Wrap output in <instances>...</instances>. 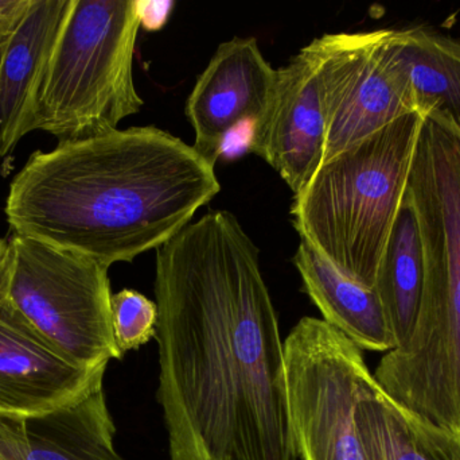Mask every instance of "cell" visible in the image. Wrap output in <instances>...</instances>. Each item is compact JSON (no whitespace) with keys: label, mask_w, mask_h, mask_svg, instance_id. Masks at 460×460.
Returning a JSON list of instances; mask_svg holds the SVG:
<instances>
[{"label":"cell","mask_w":460,"mask_h":460,"mask_svg":"<svg viewBox=\"0 0 460 460\" xmlns=\"http://www.w3.org/2000/svg\"><path fill=\"white\" fill-rule=\"evenodd\" d=\"M11 35L0 34V65H2L3 56H4L5 49H7L8 41Z\"/></svg>","instance_id":"21"},{"label":"cell","mask_w":460,"mask_h":460,"mask_svg":"<svg viewBox=\"0 0 460 460\" xmlns=\"http://www.w3.org/2000/svg\"><path fill=\"white\" fill-rule=\"evenodd\" d=\"M294 264L303 286L330 326L359 350L388 353L396 347L375 288L341 272L310 243L300 239Z\"/></svg>","instance_id":"14"},{"label":"cell","mask_w":460,"mask_h":460,"mask_svg":"<svg viewBox=\"0 0 460 460\" xmlns=\"http://www.w3.org/2000/svg\"><path fill=\"white\" fill-rule=\"evenodd\" d=\"M140 26L139 0H72L43 73L35 130L70 142L118 130L139 113Z\"/></svg>","instance_id":"4"},{"label":"cell","mask_w":460,"mask_h":460,"mask_svg":"<svg viewBox=\"0 0 460 460\" xmlns=\"http://www.w3.org/2000/svg\"><path fill=\"white\" fill-rule=\"evenodd\" d=\"M8 251V240L0 239V264L4 261Z\"/></svg>","instance_id":"22"},{"label":"cell","mask_w":460,"mask_h":460,"mask_svg":"<svg viewBox=\"0 0 460 460\" xmlns=\"http://www.w3.org/2000/svg\"><path fill=\"white\" fill-rule=\"evenodd\" d=\"M31 5L32 0H0V34L13 35Z\"/></svg>","instance_id":"19"},{"label":"cell","mask_w":460,"mask_h":460,"mask_svg":"<svg viewBox=\"0 0 460 460\" xmlns=\"http://www.w3.org/2000/svg\"><path fill=\"white\" fill-rule=\"evenodd\" d=\"M172 2H139V15L142 26L147 30H158L169 18Z\"/></svg>","instance_id":"20"},{"label":"cell","mask_w":460,"mask_h":460,"mask_svg":"<svg viewBox=\"0 0 460 460\" xmlns=\"http://www.w3.org/2000/svg\"><path fill=\"white\" fill-rule=\"evenodd\" d=\"M220 191L194 146L129 127L32 153L11 181L4 213L13 235L110 269L158 250Z\"/></svg>","instance_id":"2"},{"label":"cell","mask_w":460,"mask_h":460,"mask_svg":"<svg viewBox=\"0 0 460 460\" xmlns=\"http://www.w3.org/2000/svg\"><path fill=\"white\" fill-rule=\"evenodd\" d=\"M105 370L73 364L22 315L8 294L5 256L0 264V418L23 420L70 407L102 388Z\"/></svg>","instance_id":"10"},{"label":"cell","mask_w":460,"mask_h":460,"mask_svg":"<svg viewBox=\"0 0 460 460\" xmlns=\"http://www.w3.org/2000/svg\"><path fill=\"white\" fill-rule=\"evenodd\" d=\"M423 288L420 234L407 192L375 283L376 293L394 338V348L402 347L412 335L420 311Z\"/></svg>","instance_id":"16"},{"label":"cell","mask_w":460,"mask_h":460,"mask_svg":"<svg viewBox=\"0 0 460 460\" xmlns=\"http://www.w3.org/2000/svg\"><path fill=\"white\" fill-rule=\"evenodd\" d=\"M158 305L134 289H123L111 297L113 339L121 358L139 350L156 337Z\"/></svg>","instance_id":"18"},{"label":"cell","mask_w":460,"mask_h":460,"mask_svg":"<svg viewBox=\"0 0 460 460\" xmlns=\"http://www.w3.org/2000/svg\"><path fill=\"white\" fill-rule=\"evenodd\" d=\"M7 259L10 299L62 356L92 370L123 359L113 339L108 267L19 235L8 240Z\"/></svg>","instance_id":"6"},{"label":"cell","mask_w":460,"mask_h":460,"mask_svg":"<svg viewBox=\"0 0 460 460\" xmlns=\"http://www.w3.org/2000/svg\"><path fill=\"white\" fill-rule=\"evenodd\" d=\"M158 401L170 460H299L259 250L212 211L156 250Z\"/></svg>","instance_id":"1"},{"label":"cell","mask_w":460,"mask_h":460,"mask_svg":"<svg viewBox=\"0 0 460 460\" xmlns=\"http://www.w3.org/2000/svg\"><path fill=\"white\" fill-rule=\"evenodd\" d=\"M289 426L302 460H361L354 410L375 375L362 351L322 319L303 318L284 340Z\"/></svg>","instance_id":"7"},{"label":"cell","mask_w":460,"mask_h":460,"mask_svg":"<svg viewBox=\"0 0 460 460\" xmlns=\"http://www.w3.org/2000/svg\"><path fill=\"white\" fill-rule=\"evenodd\" d=\"M72 0H32L0 65V157L35 131L38 96L49 57Z\"/></svg>","instance_id":"12"},{"label":"cell","mask_w":460,"mask_h":460,"mask_svg":"<svg viewBox=\"0 0 460 460\" xmlns=\"http://www.w3.org/2000/svg\"><path fill=\"white\" fill-rule=\"evenodd\" d=\"M354 424L361 460H460V432L402 407L375 377L362 389Z\"/></svg>","instance_id":"15"},{"label":"cell","mask_w":460,"mask_h":460,"mask_svg":"<svg viewBox=\"0 0 460 460\" xmlns=\"http://www.w3.org/2000/svg\"><path fill=\"white\" fill-rule=\"evenodd\" d=\"M407 192L424 264L412 342L429 358L460 362V131L438 111L424 122Z\"/></svg>","instance_id":"5"},{"label":"cell","mask_w":460,"mask_h":460,"mask_svg":"<svg viewBox=\"0 0 460 460\" xmlns=\"http://www.w3.org/2000/svg\"><path fill=\"white\" fill-rule=\"evenodd\" d=\"M319 40L327 108L323 162L388 124L421 113L397 29L337 32Z\"/></svg>","instance_id":"8"},{"label":"cell","mask_w":460,"mask_h":460,"mask_svg":"<svg viewBox=\"0 0 460 460\" xmlns=\"http://www.w3.org/2000/svg\"><path fill=\"white\" fill-rule=\"evenodd\" d=\"M104 389L40 418H0V460H124Z\"/></svg>","instance_id":"13"},{"label":"cell","mask_w":460,"mask_h":460,"mask_svg":"<svg viewBox=\"0 0 460 460\" xmlns=\"http://www.w3.org/2000/svg\"><path fill=\"white\" fill-rule=\"evenodd\" d=\"M397 37L421 113L438 111L460 131V41L427 26L397 29Z\"/></svg>","instance_id":"17"},{"label":"cell","mask_w":460,"mask_h":460,"mask_svg":"<svg viewBox=\"0 0 460 460\" xmlns=\"http://www.w3.org/2000/svg\"><path fill=\"white\" fill-rule=\"evenodd\" d=\"M275 78L254 38L235 37L218 46L186 103L194 149L213 167L229 135L245 122L259 121Z\"/></svg>","instance_id":"11"},{"label":"cell","mask_w":460,"mask_h":460,"mask_svg":"<svg viewBox=\"0 0 460 460\" xmlns=\"http://www.w3.org/2000/svg\"><path fill=\"white\" fill-rule=\"evenodd\" d=\"M327 140L323 51L319 38L276 69L270 102L252 124L249 150L299 194L324 158Z\"/></svg>","instance_id":"9"},{"label":"cell","mask_w":460,"mask_h":460,"mask_svg":"<svg viewBox=\"0 0 460 460\" xmlns=\"http://www.w3.org/2000/svg\"><path fill=\"white\" fill-rule=\"evenodd\" d=\"M426 118L410 113L322 162L294 196L300 238L369 288L404 202Z\"/></svg>","instance_id":"3"}]
</instances>
